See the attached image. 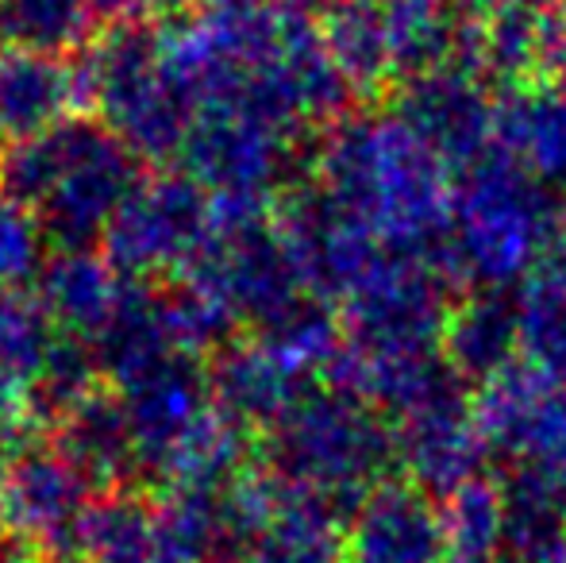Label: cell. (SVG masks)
Wrapping results in <instances>:
<instances>
[{
  "mask_svg": "<svg viewBox=\"0 0 566 563\" xmlns=\"http://www.w3.org/2000/svg\"><path fill=\"white\" fill-rule=\"evenodd\" d=\"M308 174L394 256L428 259L451 228V170L394 113L324 128Z\"/></svg>",
  "mask_w": 566,
  "mask_h": 563,
  "instance_id": "1",
  "label": "cell"
},
{
  "mask_svg": "<svg viewBox=\"0 0 566 563\" xmlns=\"http://www.w3.org/2000/svg\"><path fill=\"white\" fill-rule=\"evenodd\" d=\"M559 236V205L544 181L490 150L462 170L451 194V228L428 263L459 298L470 290H509L544 263Z\"/></svg>",
  "mask_w": 566,
  "mask_h": 563,
  "instance_id": "2",
  "label": "cell"
},
{
  "mask_svg": "<svg viewBox=\"0 0 566 563\" xmlns=\"http://www.w3.org/2000/svg\"><path fill=\"white\" fill-rule=\"evenodd\" d=\"M259 463L290 487L321 494L350 521L378 482L394 479V425L363 394L321 383L259 436Z\"/></svg>",
  "mask_w": 566,
  "mask_h": 563,
  "instance_id": "3",
  "label": "cell"
},
{
  "mask_svg": "<svg viewBox=\"0 0 566 563\" xmlns=\"http://www.w3.org/2000/svg\"><path fill=\"white\" fill-rule=\"evenodd\" d=\"M454 301L459 293L428 259L386 251L366 271V279L339 301L343 352L350 359H401V355L440 352Z\"/></svg>",
  "mask_w": 566,
  "mask_h": 563,
  "instance_id": "4",
  "label": "cell"
},
{
  "mask_svg": "<svg viewBox=\"0 0 566 563\" xmlns=\"http://www.w3.org/2000/svg\"><path fill=\"white\" fill-rule=\"evenodd\" d=\"M212 232V197L181 170H155L116 212L101 240V256L127 282H166L189 271Z\"/></svg>",
  "mask_w": 566,
  "mask_h": 563,
  "instance_id": "5",
  "label": "cell"
},
{
  "mask_svg": "<svg viewBox=\"0 0 566 563\" xmlns=\"http://www.w3.org/2000/svg\"><path fill=\"white\" fill-rule=\"evenodd\" d=\"M97 487L46 432L0 456V521L4 533L39 549L51 563H82V521Z\"/></svg>",
  "mask_w": 566,
  "mask_h": 563,
  "instance_id": "6",
  "label": "cell"
},
{
  "mask_svg": "<svg viewBox=\"0 0 566 563\" xmlns=\"http://www.w3.org/2000/svg\"><path fill=\"white\" fill-rule=\"evenodd\" d=\"M485 451L509 467H532L566 479V386L513 363L482 386L474 402Z\"/></svg>",
  "mask_w": 566,
  "mask_h": 563,
  "instance_id": "7",
  "label": "cell"
},
{
  "mask_svg": "<svg viewBox=\"0 0 566 563\" xmlns=\"http://www.w3.org/2000/svg\"><path fill=\"white\" fill-rule=\"evenodd\" d=\"M127 421L135 436V456H139V487L163 490L174 456L186 448V440L212 417L209 359L193 352H174L147 375L119 386Z\"/></svg>",
  "mask_w": 566,
  "mask_h": 563,
  "instance_id": "8",
  "label": "cell"
},
{
  "mask_svg": "<svg viewBox=\"0 0 566 563\" xmlns=\"http://www.w3.org/2000/svg\"><path fill=\"white\" fill-rule=\"evenodd\" d=\"M150 174L155 166L143 163L119 136H108L35 209L46 251H101L116 212Z\"/></svg>",
  "mask_w": 566,
  "mask_h": 563,
  "instance_id": "9",
  "label": "cell"
},
{
  "mask_svg": "<svg viewBox=\"0 0 566 563\" xmlns=\"http://www.w3.org/2000/svg\"><path fill=\"white\" fill-rule=\"evenodd\" d=\"M389 97H394V116H401L448 170H470L493 150L497 101L478 74L440 66L432 74L401 82Z\"/></svg>",
  "mask_w": 566,
  "mask_h": 563,
  "instance_id": "10",
  "label": "cell"
},
{
  "mask_svg": "<svg viewBox=\"0 0 566 563\" xmlns=\"http://www.w3.org/2000/svg\"><path fill=\"white\" fill-rule=\"evenodd\" d=\"M389 425H394L397 471L424 494L448 498L462 482L482 475V459L490 451L478 432L474 402H467L462 386Z\"/></svg>",
  "mask_w": 566,
  "mask_h": 563,
  "instance_id": "11",
  "label": "cell"
},
{
  "mask_svg": "<svg viewBox=\"0 0 566 563\" xmlns=\"http://www.w3.org/2000/svg\"><path fill=\"white\" fill-rule=\"evenodd\" d=\"M347 563H451L436 498L409 479L378 482L347 521Z\"/></svg>",
  "mask_w": 566,
  "mask_h": 563,
  "instance_id": "12",
  "label": "cell"
},
{
  "mask_svg": "<svg viewBox=\"0 0 566 563\" xmlns=\"http://www.w3.org/2000/svg\"><path fill=\"white\" fill-rule=\"evenodd\" d=\"M209 383H212V402H217L220 414L259 440L313 386H321V378L293 367L266 340L243 332V336L231 340L228 347H220L209 359Z\"/></svg>",
  "mask_w": 566,
  "mask_h": 563,
  "instance_id": "13",
  "label": "cell"
},
{
  "mask_svg": "<svg viewBox=\"0 0 566 563\" xmlns=\"http://www.w3.org/2000/svg\"><path fill=\"white\" fill-rule=\"evenodd\" d=\"M493 150L536 181H566V77L501 93Z\"/></svg>",
  "mask_w": 566,
  "mask_h": 563,
  "instance_id": "14",
  "label": "cell"
},
{
  "mask_svg": "<svg viewBox=\"0 0 566 563\" xmlns=\"http://www.w3.org/2000/svg\"><path fill=\"white\" fill-rule=\"evenodd\" d=\"M82 108L74 54H39L0 46V132L23 139Z\"/></svg>",
  "mask_w": 566,
  "mask_h": 563,
  "instance_id": "15",
  "label": "cell"
},
{
  "mask_svg": "<svg viewBox=\"0 0 566 563\" xmlns=\"http://www.w3.org/2000/svg\"><path fill=\"white\" fill-rule=\"evenodd\" d=\"M46 436L90 475L97 494L116 487H139L135 436L116 386H97L90 398H82L70 414H62Z\"/></svg>",
  "mask_w": 566,
  "mask_h": 563,
  "instance_id": "16",
  "label": "cell"
},
{
  "mask_svg": "<svg viewBox=\"0 0 566 563\" xmlns=\"http://www.w3.org/2000/svg\"><path fill=\"white\" fill-rule=\"evenodd\" d=\"M108 136L116 132L105 121H97L93 113H74L35 136L8 139L0 150V189L15 205L35 212L51 197V189Z\"/></svg>",
  "mask_w": 566,
  "mask_h": 563,
  "instance_id": "17",
  "label": "cell"
},
{
  "mask_svg": "<svg viewBox=\"0 0 566 563\" xmlns=\"http://www.w3.org/2000/svg\"><path fill=\"white\" fill-rule=\"evenodd\" d=\"M443 359L462 383L485 386L521 352V324H516V298L505 290H470L454 301L440 344Z\"/></svg>",
  "mask_w": 566,
  "mask_h": 563,
  "instance_id": "18",
  "label": "cell"
},
{
  "mask_svg": "<svg viewBox=\"0 0 566 563\" xmlns=\"http://www.w3.org/2000/svg\"><path fill=\"white\" fill-rule=\"evenodd\" d=\"M124 279L113 271L101 251H51L35 274V298L46 309L59 332L97 340L113 316Z\"/></svg>",
  "mask_w": 566,
  "mask_h": 563,
  "instance_id": "19",
  "label": "cell"
},
{
  "mask_svg": "<svg viewBox=\"0 0 566 563\" xmlns=\"http://www.w3.org/2000/svg\"><path fill=\"white\" fill-rule=\"evenodd\" d=\"M505 533L501 549L513 563H552L566 552V479L532 467H509L501 479Z\"/></svg>",
  "mask_w": 566,
  "mask_h": 563,
  "instance_id": "20",
  "label": "cell"
},
{
  "mask_svg": "<svg viewBox=\"0 0 566 563\" xmlns=\"http://www.w3.org/2000/svg\"><path fill=\"white\" fill-rule=\"evenodd\" d=\"M82 563H166L158 533V494L143 487H116L93 498L82 521Z\"/></svg>",
  "mask_w": 566,
  "mask_h": 563,
  "instance_id": "21",
  "label": "cell"
},
{
  "mask_svg": "<svg viewBox=\"0 0 566 563\" xmlns=\"http://www.w3.org/2000/svg\"><path fill=\"white\" fill-rule=\"evenodd\" d=\"M381 28H386L394 90L409 77L432 74L454 62L459 31L467 15L451 0H378Z\"/></svg>",
  "mask_w": 566,
  "mask_h": 563,
  "instance_id": "22",
  "label": "cell"
},
{
  "mask_svg": "<svg viewBox=\"0 0 566 563\" xmlns=\"http://www.w3.org/2000/svg\"><path fill=\"white\" fill-rule=\"evenodd\" d=\"M524 363L566 386V240L559 236L547 259L516 293Z\"/></svg>",
  "mask_w": 566,
  "mask_h": 563,
  "instance_id": "23",
  "label": "cell"
},
{
  "mask_svg": "<svg viewBox=\"0 0 566 563\" xmlns=\"http://www.w3.org/2000/svg\"><path fill=\"white\" fill-rule=\"evenodd\" d=\"M321 31L328 54L358 101H378L394 93V66H389L378 0H343L336 12L321 20Z\"/></svg>",
  "mask_w": 566,
  "mask_h": 563,
  "instance_id": "24",
  "label": "cell"
},
{
  "mask_svg": "<svg viewBox=\"0 0 566 563\" xmlns=\"http://www.w3.org/2000/svg\"><path fill=\"white\" fill-rule=\"evenodd\" d=\"M97 35L90 0H0V46L77 54Z\"/></svg>",
  "mask_w": 566,
  "mask_h": 563,
  "instance_id": "25",
  "label": "cell"
},
{
  "mask_svg": "<svg viewBox=\"0 0 566 563\" xmlns=\"http://www.w3.org/2000/svg\"><path fill=\"white\" fill-rule=\"evenodd\" d=\"M443 529H448L451 563L493 560L501 552V533H505V505H501V482L478 479L462 482L454 494L440 505Z\"/></svg>",
  "mask_w": 566,
  "mask_h": 563,
  "instance_id": "26",
  "label": "cell"
},
{
  "mask_svg": "<svg viewBox=\"0 0 566 563\" xmlns=\"http://www.w3.org/2000/svg\"><path fill=\"white\" fill-rule=\"evenodd\" d=\"M54 340H59V324L46 316L35 293L15 290L8 309L0 313V367L35 390V378L51 355Z\"/></svg>",
  "mask_w": 566,
  "mask_h": 563,
  "instance_id": "27",
  "label": "cell"
},
{
  "mask_svg": "<svg viewBox=\"0 0 566 563\" xmlns=\"http://www.w3.org/2000/svg\"><path fill=\"white\" fill-rule=\"evenodd\" d=\"M46 240L39 232L35 212L15 205L12 197L0 189V285H20L35 282L39 267L46 263Z\"/></svg>",
  "mask_w": 566,
  "mask_h": 563,
  "instance_id": "28",
  "label": "cell"
},
{
  "mask_svg": "<svg viewBox=\"0 0 566 563\" xmlns=\"http://www.w3.org/2000/svg\"><path fill=\"white\" fill-rule=\"evenodd\" d=\"M0 563H51L39 549H31V544L15 541V536H4L0 541Z\"/></svg>",
  "mask_w": 566,
  "mask_h": 563,
  "instance_id": "29",
  "label": "cell"
},
{
  "mask_svg": "<svg viewBox=\"0 0 566 563\" xmlns=\"http://www.w3.org/2000/svg\"><path fill=\"white\" fill-rule=\"evenodd\" d=\"M290 8H297L301 15H308V20H316L321 23L328 12H336V8L343 4V0H285Z\"/></svg>",
  "mask_w": 566,
  "mask_h": 563,
  "instance_id": "30",
  "label": "cell"
},
{
  "mask_svg": "<svg viewBox=\"0 0 566 563\" xmlns=\"http://www.w3.org/2000/svg\"><path fill=\"white\" fill-rule=\"evenodd\" d=\"M454 8H459L462 15H485L490 8H497L501 0H451Z\"/></svg>",
  "mask_w": 566,
  "mask_h": 563,
  "instance_id": "31",
  "label": "cell"
},
{
  "mask_svg": "<svg viewBox=\"0 0 566 563\" xmlns=\"http://www.w3.org/2000/svg\"><path fill=\"white\" fill-rule=\"evenodd\" d=\"M12 285H0V313H4V309H8V301H12Z\"/></svg>",
  "mask_w": 566,
  "mask_h": 563,
  "instance_id": "32",
  "label": "cell"
},
{
  "mask_svg": "<svg viewBox=\"0 0 566 563\" xmlns=\"http://www.w3.org/2000/svg\"><path fill=\"white\" fill-rule=\"evenodd\" d=\"M528 4H539V8H566V0H528Z\"/></svg>",
  "mask_w": 566,
  "mask_h": 563,
  "instance_id": "33",
  "label": "cell"
},
{
  "mask_svg": "<svg viewBox=\"0 0 566 563\" xmlns=\"http://www.w3.org/2000/svg\"><path fill=\"white\" fill-rule=\"evenodd\" d=\"M559 228H563V240H566V197H563V205H559Z\"/></svg>",
  "mask_w": 566,
  "mask_h": 563,
  "instance_id": "34",
  "label": "cell"
},
{
  "mask_svg": "<svg viewBox=\"0 0 566 563\" xmlns=\"http://www.w3.org/2000/svg\"><path fill=\"white\" fill-rule=\"evenodd\" d=\"M474 563H513L509 556H493V560H474Z\"/></svg>",
  "mask_w": 566,
  "mask_h": 563,
  "instance_id": "35",
  "label": "cell"
},
{
  "mask_svg": "<svg viewBox=\"0 0 566 563\" xmlns=\"http://www.w3.org/2000/svg\"><path fill=\"white\" fill-rule=\"evenodd\" d=\"M4 536H8V533H4V521H0V541H4Z\"/></svg>",
  "mask_w": 566,
  "mask_h": 563,
  "instance_id": "36",
  "label": "cell"
},
{
  "mask_svg": "<svg viewBox=\"0 0 566 563\" xmlns=\"http://www.w3.org/2000/svg\"><path fill=\"white\" fill-rule=\"evenodd\" d=\"M4 143H8V139H4V132H0V150H4Z\"/></svg>",
  "mask_w": 566,
  "mask_h": 563,
  "instance_id": "37",
  "label": "cell"
},
{
  "mask_svg": "<svg viewBox=\"0 0 566 563\" xmlns=\"http://www.w3.org/2000/svg\"><path fill=\"white\" fill-rule=\"evenodd\" d=\"M552 563H566V552H563V556H559V560H552Z\"/></svg>",
  "mask_w": 566,
  "mask_h": 563,
  "instance_id": "38",
  "label": "cell"
}]
</instances>
